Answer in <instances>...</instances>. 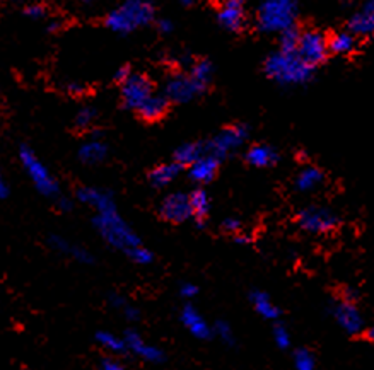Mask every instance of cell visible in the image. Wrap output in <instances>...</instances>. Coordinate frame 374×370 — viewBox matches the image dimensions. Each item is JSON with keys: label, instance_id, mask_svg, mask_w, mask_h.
<instances>
[{"label": "cell", "instance_id": "cell-1", "mask_svg": "<svg viewBox=\"0 0 374 370\" xmlns=\"http://www.w3.org/2000/svg\"><path fill=\"white\" fill-rule=\"evenodd\" d=\"M95 225L97 232L101 234V237H103L112 248L122 251L127 256H130L139 246H142L140 237L134 232V229L122 219L120 214L117 212V207L96 212Z\"/></svg>", "mask_w": 374, "mask_h": 370}, {"label": "cell", "instance_id": "cell-2", "mask_svg": "<svg viewBox=\"0 0 374 370\" xmlns=\"http://www.w3.org/2000/svg\"><path fill=\"white\" fill-rule=\"evenodd\" d=\"M267 75L282 86H301L313 77L314 67L306 63L296 52L272 53L265 62Z\"/></svg>", "mask_w": 374, "mask_h": 370}, {"label": "cell", "instance_id": "cell-3", "mask_svg": "<svg viewBox=\"0 0 374 370\" xmlns=\"http://www.w3.org/2000/svg\"><path fill=\"white\" fill-rule=\"evenodd\" d=\"M154 14V6L149 0H125L118 9L109 12L106 26L118 35H129L137 28L151 24Z\"/></svg>", "mask_w": 374, "mask_h": 370}, {"label": "cell", "instance_id": "cell-4", "mask_svg": "<svg viewBox=\"0 0 374 370\" xmlns=\"http://www.w3.org/2000/svg\"><path fill=\"white\" fill-rule=\"evenodd\" d=\"M297 0H262L257 11L258 28L263 33H280L294 26Z\"/></svg>", "mask_w": 374, "mask_h": 370}, {"label": "cell", "instance_id": "cell-5", "mask_svg": "<svg viewBox=\"0 0 374 370\" xmlns=\"http://www.w3.org/2000/svg\"><path fill=\"white\" fill-rule=\"evenodd\" d=\"M19 159L24 171L28 173L29 180H31L35 188L40 191L41 195H45V197H53V195L58 193V185L57 181H55V178L50 174L48 169H46V165L38 159L31 148H21Z\"/></svg>", "mask_w": 374, "mask_h": 370}, {"label": "cell", "instance_id": "cell-6", "mask_svg": "<svg viewBox=\"0 0 374 370\" xmlns=\"http://www.w3.org/2000/svg\"><path fill=\"white\" fill-rule=\"evenodd\" d=\"M248 138V126L245 125H235L229 129L223 130L219 135H215L210 142L205 143V152L215 156L218 159L223 160L229 152L236 151L245 143Z\"/></svg>", "mask_w": 374, "mask_h": 370}, {"label": "cell", "instance_id": "cell-7", "mask_svg": "<svg viewBox=\"0 0 374 370\" xmlns=\"http://www.w3.org/2000/svg\"><path fill=\"white\" fill-rule=\"evenodd\" d=\"M203 91H205V84L198 82V80L192 77V75H186V74L173 75V77L166 82L164 87L168 101H173V103H180V104L193 101L195 97L201 96Z\"/></svg>", "mask_w": 374, "mask_h": 370}, {"label": "cell", "instance_id": "cell-8", "mask_svg": "<svg viewBox=\"0 0 374 370\" xmlns=\"http://www.w3.org/2000/svg\"><path fill=\"white\" fill-rule=\"evenodd\" d=\"M297 222H299L301 229H304L306 232L326 234L337 227L338 217L331 210H328V208L308 207L299 212V215H297Z\"/></svg>", "mask_w": 374, "mask_h": 370}, {"label": "cell", "instance_id": "cell-9", "mask_svg": "<svg viewBox=\"0 0 374 370\" xmlns=\"http://www.w3.org/2000/svg\"><path fill=\"white\" fill-rule=\"evenodd\" d=\"M328 40L318 31L303 33L297 41L296 53L309 65L316 67L326 60L328 57Z\"/></svg>", "mask_w": 374, "mask_h": 370}, {"label": "cell", "instance_id": "cell-10", "mask_svg": "<svg viewBox=\"0 0 374 370\" xmlns=\"http://www.w3.org/2000/svg\"><path fill=\"white\" fill-rule=\"evenodd\" d=\"M152 94H154V89H152L151 79L142 74H130L122 82L123 104L130 109H139L140 104Z\"/></svg>", "mask_w": 374, "mask_h": 370}, {"label": "cell", "instance_id": "cell-11", "mask_svg": "<svg viewBox=\"0 0 374 370\" xmlns=\"http://www.w3.org/2000/svg\"><path fill=\"white\" fill-rule=\"evenodd\" d=\"M164 220L173 224H181L192 219V205H190V195L186 193H171L163 200L159 208Z\"/></svg>", "mask_w": 374, "mask_h": 370}, {"label": "cell", "instance_id": "cell-12", "mask_svg": "<svg viewBox=\"0 0 374 370\" xmlns=\"http://www.w3.org/2000/svg\"><path fill=\"white\" fill-rule=\"evenodd\" d=\"M335 319L340 326L343 327V331H347L348 334H357L364 330V319L360 316V310L356 308L352 302L342 300L337 302L331 309Z\"/></svg>", "mask_w": 374, "mask_h": 370}, {"label": "cell", "instance_id": "cell-13", "mask_svg": "<svg viewBox=\"0 0 374 370\" xmlns=\"http://www.w3.org/2000/svg\"><path fill=\"white\" fill-rule=\"evenodd\" d=\"M219 24L228 31H240L245 26V6L243 0H226L219 11Z\"/></svg>", "mask_w": 374, "mask_h": 370}, {"label": "cell", "instance_id": "cell-14", "mask_svg": "<svg viewBox=\"0 0 374 370\" xmlns=\"http://www.w3.org/2000/svg\"><path fill=\"white\" fill-rule=\"evenodd\" d=\"M181 325L188 330V333L195 336L198 339H209L212 336V327L209 326V322L202 317V314L198 312L193 305H185L181 309L180 314Z\"/></svg>", "mask_w": 374, "mask_h": 370}, {"label": "cell", "instance_id": "cell-15", "mask_svg": "<svg viewBox=\"0 0 374 370\" xmlns=\"http://www.w3.org/2000/svg\"><path fill=\"white\" fill-rule=\"evenodd\" d=\"M219 164H220V159L209 154V152H203V154L198 157L197 160H193V163L190 164V169H188L190 180L195 183L212 181L215 178V173H218Z\"/></svg>", "mask_w": 374, "mask_h": 370}, {"label": "cell", "instance_id": "cell-16", "mask_svg": "<svg viewBox=\"0 0 374 370\" xmlns=\"http://www.w3.org/2000/svg\"><path fill=\"white\" fill-rule=\"evenodd\" d=\"M123 339H125L127 350H132L142 360L151 361V364H161L164 360V353L157 347H152V344L144 342L142 336L135 333V331H129Z\"/></svg>", "mask_w": 374, "mask_h": 370}, {"label": "cell", "instance_id": "cell-17", "mask_svg": "<svg viewBox=\"0 0 374 370\" xmlns=\"http://www.w3.org/2000/svg\"><path fill=\"white\" fill-rule=\"evenodd\" d=\"M348 29L354 36H369L374 31V2L365 0L363 9L348 21Z\"/></svg>", "mask_w": 374, "mask_h": 370}, {"label": "cell", "instance_id": "cell-18", "mask_svg": "<svg viewBox=\"0 0 374 370\" xmlns=\"http://www.w3.org/2000/svg\"><path fill=\"white\" fill-rule=\"evenodd\" d=\"M50 244H52V248L55 251H58V253L65 254V256L75 259V261H79V263H92L95 261L92 254L89 253L86 248L75 244V242H70L69 239H65V237H62V236L50 237Z\"/></svg>", "mask_w": 374, "mask_h": 370}, {"label": "cell", "instance_id": "cell-19", "mask_svg": "<svg viewBox=\"0 0 374 370\" xmlns=\"http://www.w3.org/2000/svg\"><path fill=\"white\" fill-rule=\"evenodd\" d=\"M78 198L79 202H82L84 205H89L95 208L96 212L106 210V208H113L114 200L108 191L103 190H96V188H80L78 191Z\"/></svg>", "mask_w": 374, "mask_h": 370}, {"label": "cell", "instance_id": "cell-20", "mask_svg": "<svg viewBox=\"0 0 374 370\" xmlns=\"http://www.w3.org/2000/svg\"><path fill=\"white\" fill-rule=\"evenodd\" d=\"M108 156V147H106L105 142H101L100 137L87 140V142L82 143V147L79 148V159L82 160L84 164L95 165L103 163Z\"/></svg>", "mask_w": 374, "mask_h": 370}, {"label": "cell", "instance_id": "cell-21", "mask_svg": "<svg viewBox=\"0 0 374 370\" xmlns=\"http://www.w3.org/2000/svg\"><path fill=\"white\" fill-rule=\"evenodd\" d=\"M246 160H248V164L255 165V168H270V165L277 164L279 154L274 147L260 143V146H253L248 148Z\"/></svg>", "mask_w": 374, "mask_h": 370}, {"label": "cell", "instance_id": "cell-22", "mask_svg": "<svg viewBox=\"0 0 374 370\" xmlns=\"http://www.w3.org/2000/svg\"><path fill=\"white\" fill-rule=\"evenodd\" d=\"M168 106H169L168 97L152 94L140 104L137 111L140 113V116H142L144 120L152 121V120H159L161 116H164V113L168 111Z\"/></svg>", "mask_w": 374, "mask_h": 370}, {"label": "cell", "instance_id": "cell-23", "mask_svg": "<svg viewBox=\"0 0 374 370\" xmlns=\"http://www.w3.org/2000/svg\"><path fill=\"white\" fill-rule=\"evenodd\" d=\"M180 173H181V165L178 163L161 164L152 169L151 174H149V181H151V185L156 186V188H164V186L171 185Z\"/></svg>", "mask_w": 374, "mask_h": 370}, {"label": "cell", "instance_id": "cell-24", "mask_svg": "<svg viewBox=\"0 0 374 370\" xmlns=\"http://www.w3.org/2000/svg\"><path fill=\"white\" fill-rule=\"evenodd\" d=\"M250 300H252L255 310L265 319H277L280 310L275 308L274 302L270 300V297L262 290H253L250 293Z\"/></svg>", "mask_w": 374, "mask_h": 370}, {"label": "cell", "instance_id": "cell-25", "mask_svg": "<svg viewBox=\"0 0 374 370\" xmlns=\"http://www.w3.org/2000/svg\"><path fill=\"white\" fill-rule=\"evenodd\" d=\"M323 180H325V174L321 173V169L309 165V168H304L303 171L297 174L296 188L306 193V191H311L314 188H318V186L323 183Z\"/></svg>", "mask_w": 374, "mask_h": 370}, {"label": "cell", "instance_id": "cell-26", "mask_svg": "<svg viewBox=\"0 0 374 370\" xmlns=\"http://www.w3.org/2000/svg\"><path fill=\"white\" fill-rule=\"evenodd\" d=\"M203 152H205V143H183V146L178 147L176 152H174V160L183 168V165H190L193 160H197Z\"/></svg>", "mask_w": 374, "mask_h": 370}, {"label": "cell", "instance_id": "cell-27", "mask_svg": "<svg viewBox=\"0 0 374 370\" xmlns=\"http://www.w3.org/2000/svg\"><path fill=\"white\" fill-rule=\"evenodd\" d=\"M190 205H192V215L198 220V224H203V220L207 219L210 212V198L207 195V191L195 190L190 195Z\"/></svg>", "mask_w": 374, "mask_h": 370}, {"label": "cell", "instance_id": "cell-28", "mask_svg": "<svg viewBox=\"0 0 374 370\" xmlns=\"http://www.w3.org/2000/svg\"><path fill=\"white\" fill-rule=\"evenodd\" d=\"M356 48V36L351 31L337 33L331 40H328V50L333 53L346 55Z\"/></svg>", "mask_w": 374, "mask_h": 370}, {"label": "cell", "instance_id": "cell-29", "mask_svg": "<svg viewBox=\"0 0 374 370\" xmlns=\"http://www.w3.org/2000/svg\"><path fill=\"white\" fill-rule=\"evenodd\" d=\"M96 342L100 343L103 348H106V350H108V352H112V353L127 352L125 339L118 338V336H114L113 333H108V331H100V333L96 334Z\"/></svg>", "mask_w": 374, "mask_h": 370}, {"label": "cell", "instance_id": "cell-30", "mask_svg": "<svg viewBox=\"0 0 374 370\" xmlns=\"http://www.w3.org/2000/svg\"><path fill=\"white\" fill-rule=\"evenodd\" d=\"M280 35V50L282 52H296L297 41H299L301 33L297 31L296 26H291L284 31L279 33Z\"/></svg>", "mask_w": 374, "mask_h": 370}, {"label": "cell", "instance_id": "cell-31", "mask_svg": "<svg viewBox=\"0 0 374 370\" xmlns=\"http://www.w3.org/2000/svg\"><path fill=\"white\" fill-rule=\"evenodd\" d=\"M212 74H214V67H212V63L207 62V60L193 63L192 72H190V75H192V77L197 79L198 82L205 84V86L210 82Z\"/></svg>", "mask_w": 374, "mask_h": 370}, {"label": "cell", "instance_id": "cell-32", "mask_svg": "<svg viewBox=\"0 0 374 370\" xmlns=\"http://www.w3.org/2000/svg\"><path fill=\"white\" fill-rule=\"evenodd\" d=\"M316 361H314V355L306 348L294 352V367L297 370H313Z\"/></svg>", "mask_w": 374, "mask_h": 370}, {"label": "cell", "instance_id": "cell-33", "mask_svg": "<svg viewBox=\"0 0 374 370\" xmlns=\"http://www.w3.org/2000/svg\"><path fill=\"white\" fill-rule=\"evenodd\" d=\"M96 120V109L91 108V106H86V108L79 109V113L75 114V125L79 129H89Z\"/></svg>", "mask_w": 374, "mask_h": 370}, {"label": "cell", "instance_id": "cell-34", "mask_svg": "<svg viewBox=\"0 0 374 370\" xmlns=\"http://www.w3.org/2000/svg\"><path fill=\"white\" fill-rule=\"evenodd\" d=\"M274 339L277 343V347L282 348V350L291 347V334H289L287 327L284 325H277L274 327Z\"/></svg>", "mask_w": 374, "mask_h": 370}, {"label": "cell", "instance_id": "cell-35", "mask_svg": "<svg viewBox=\"0 0 374 370\" xmlns=\"http://www.w3.org/2000/svg\"><path fill=\"white\" fill-rule=\"evenodd\" d=\"M215 334H218L224 343L233 344V342H235V336H233L231 326H229L226 321H219L218 325H215Z\"/></svg>", "mask_w": 374, "mask_h": 370}, {"label": "cell", "instance_id": "cell-36", "mask_svg": "<svg viewBox=\"0 0 374 370\" xmlns=\"http://www.w3.org/2000/svg\"><path fill=\"white\" fill-rule=\"evenodd\" d=\"M24 14H26L29 19H41L45 16V9L40 4H31V6L26 7Z\"/></svg>", "mask_w": 374, "mask_h": 370}, {"label": "cell", "instance_id": "cell-37", "mask_svg": "<svg viewBox=\"0 0 374 370\" xmlns=\"http://www.w3.org/2000/svg\"><path fill=\"white\" fill-rule=\"evenodd\" d=\"M198 293V287L193 283H181L180 287V295L183 299H193L195 295Z\"/></svg>", "mask_w": 374, "mask_h": 370}, {"label": "cell", "instance_id": "cell-38", "mask_svg": "<svg viewBox=\"0 0 374 370\" xmlns=\"http://www.w3.org/2000/svg\"><path fill=\"white\" fill-rule=\"evenodd\" d=\"M241 227H243V225H241L240 220L235 219V217H231V219H226V220H224V222H223V229H224V231L231 232V234L240 232Z\"/></svg>", "mask_w": 374, "mask_h": 370}, {"label": "cell", "instance_id": "cell-39", "mask_svg": "<svg viewBox=\"0 0 374 370\" xmlns=\"http://www.w3.org/2000/svg\"><path fill=\"white\" fill-rule=\"evenodd\" d=\"M120 310L123 312V316L129 319V321H137V319L140 317L137 308H134V305H130L129 302H127V304L123 305V308H122Z\"/></svg>", "mask_w": 374, "mask_h": 370}, {"label": "cell", "instance_id": "cell-40", "mask_svg": "<svg viewBox=\"0 0 374 370\" xmlns=\"http://www.w3.org/2000/svg\"><path fill=\"white\" fill-rule=\"evenodd\" d=\"M157 29H159V33H163V35H169V33L174 31V24L171 19H159L157 21Z\"/></svg>", "mask_w": 374, "mask_h": 370}, {"label": "cell", "instance_id": "cell-41", "mask_svg": "<svg viewBox=\"0 0 374 370\" xmlns=\"http://www.w3.org/2000/svg\"><path fill=\"white\" fill-rule=\"evenodd\" d=\"M100 367L103 370H123V365L114 359H103L101 360Z\"/></svg>", "mask_w": 374, "mask_h": 370}, {"label": "cell", "instance_id": "cell-42", "mask_svg": "<svg viewBox=\"0 0 374 370\" xmlns=\"http://www.w3.org/2000/svg\"><path fill=\"white\" fill-rule=\"evenodd\" d=\"M132 74V70H130V67H122V69H118L117 70V74H114V82H118V84H122L123 80H125L127 77H129V75Z\"/></svg>", "mask_w": 374, "mask_h": 370}, {"label": "cell", "instance_id": "cell-43", "mask_svg": "<svg viewBox=\"0 0 374 370\" xmlns=\"http://www.w3.org/2000/svg\"><path fill=\"white\" fill-rule=\"evenodd\" d=\"M109 304H112L114 309H118V310H120V309L123 308V305L127 304V300L123 299L122 295H118V293H113V295L109 297Z\"/></svg>", "mask_w": 374, "mask_h": 370}, {"label": "cell", "instance_id": "cell-44", "mask_svg": "<svg viewBox=\"0 0 374 370\" xmlns=\"http://www.w3.org/2000/svg\"><path fill=\"white\" fill-rule=\"evenodd\" d=\"M235 241L237 242V244H248V242H252V237L246 236L245 232H236L235 234Z\"/></svg>", "mask_w": 374, "mask_h": 370}, {"label": "cell", "instance_id": "cell-45", "mask_svg": "<svg viewBox=\"0 0 374 370\" xmlns=\"http://www.w3.org/2000/svg\"><path fill=\"white\" fill-rule=\"evenodd\" d=\"M9 195V186H7L6 180H4L2 173H0V198H6Z\"/></svg>", "mask_w": 374, "mask_h": 370}, {"label": "cell", "instance_id": "cell-46", "mask_svg": "<svg viewBox=\"0 0 374 370\" xmlns=\"http://www.w3.org/2000/svg\"><path fill=\"white\" fill-rule=\"evenodd\" d=\"M67 91H69L70 94H79V92H82V86H79L78 82H72L67 86Z\"/></svg>", "mask_w": 374, "mask_h": 370}, {"label": "cell", "instance_id": "cell-47", "mask_svg": "<svg viewBox=\"0 0 374 370\" xmlns=\"http://www.w3.org/2000/svg\"><path fill=\"white\" fill-rule=\"evenodd\" d=\"M60 208H62V210H70V208H72V203H70V200H65V198H62V200H60Z\"/></svg>", "mask_w": 374, "mask_h": 370}, {"label": "cell", "instance_id": "cell-48", "mask_svg": "<svg viewBox=\"0 0 374 370\" xmlns=\"http://www.w3.org/2000/svg\"><path fill=\"white\" fill-rule=\"evenodd\" d=\"M365 334H368L369 342H373V339H374V330H368V333H365Z\"/></svg>", "mask_w": 374, "mask_h": 370}, {"label": "cell", "instance_id": "cell-49", "mask_svg": "<svg viewBox=\"0 0 374 370\" xmlns=\"http://www.w3.org/2000/svg\"><path fill=\"white\" fill-rule=\"evenodd\" d=\"M195 2V0H181L183 6H192V4Z\"/></svg>", "mask_w": 374, "mask_h": 370}, {"label": "cell", "instance_id": "cell-50", "mask_svg": "<svg viewBox=\"0 0 374 370\" xmlns=\"http://www.w3.org/2000/svg\"><path fill=\"white\" fill-rule=\"evenodd\" d=\"M80 2H82L84 6H91V4L95 2V0H80Z\"/></svg>", "mask_w": 374, "mask_h": 370}]
</instances>
